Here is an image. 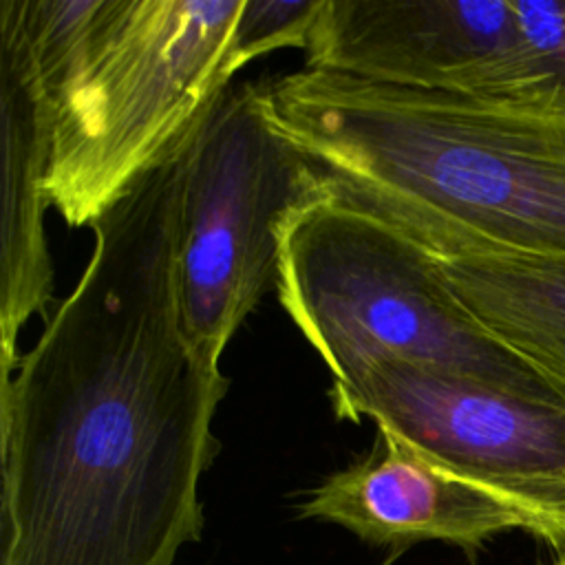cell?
I'll return each mask as SVG.
<instances>
[{
	"label": "cell",
	"instance_id": "obj_1",
	"mask_svg": "<svg viewBox=\"0 0 565 565\" xmlns=\"http://www.w3.org/2000/svg\"><path fill=\"white\" fill-rule=\"evenodd\" d=\"M179 150L90 227L93 254L0 380V565H174L230 380L177 300Z\"/></svg>",
	"mask_w": 565,
	"mask_h": 565
},
{
	"label": "cell",
	"instance_id": "obj_2",
	"mask_svg": "<svg viewBox=\"0 0 565 565\" xmlns=\"http://www.w3.org/2000/svg\"><path fill=\"white\" fill-rule=\"evenodd\" d=\"M265 99L333 196L430 254L565 260L563 117L313 68Z\"/></svg>",
	"mask_w": 565,
	"mask_h": 565
},
{
	"label": "cell",
	"instance_id": "obj_3",
	"mask_svg": "<svg viewBox=\"0 0 565 565\" xmlns=\"http://www.w3.org/2000/svg\"><path fill=\"white\" fill-rule=\"evenodd\" d=\"M243 0H97L77 44L35 68L51 108L49 203L93 225L166 161L232 84Z\"/></svg>",
	"mask_w": 565,
	"mask_h": 565
},
{
	"label": "cell",
	"instance_id": "obj_4",
	"mask_svg": "<svg viewBox=\"0 0 565 565\" xmlns=\"http://www.w3.org/2000/svg\"><path fill=\"white\" fill-rule=\"evenodd\" d=\"M276 294L333 382L377 360H406L565 404L466 309L428 249L338 196L309 205L285 227Z\"/></svg>",
	"mask_w": 565,
	"mask_h": 565
},
{
	"label": "cell",
	"instance_id": "obj_5",
	"mask_svg": "<svg viewBox=\"0 0 565 565\" xmlns=\"http://www.w3.org/2000/svg\"><path fill=\"white\" fill-rule=\"evenodd\" d=\"M333 196L274 126L265 88L230 84L179 150L177 300L181 327L212 366L260 298L276 289L289 221Z\"/></svg>",
	"mask_w": 565,
	"mask_h": 565
},
{
	"label": "cell",
	"instance_id": "obj_6",
	"mask_svg": "<svg viewBox=\"0 0 565 565\" xmlns=\"http://www.w3.org/2000/svg\"><path fill=\"white\" fill-rule=\"evenodd\" d=\"M340 419L369 417L419 455L525 512L536 536L565 547V404L479 380L377 360L333 382Z\"/></svg>",
	"mask_w": 565,
	"mask_h": 565
},
{
	"label": "cell",
	"instance_id": "obj_7",
	"mask_svg": "<svg viewBox=\"0 0 565 565\" xmlns=\"http://www.w3.org/2000/svg\"><path fill=\"white\" fill-rule=\"evenodd\" d=\"M516 40L510 0H322L307 68L494 102Z\"/></svg>",
	"mask_w": 565,
	"mask_h": 565
},
{
	"label": "cell",
	"instance_id": "obj_8",
	"mask_svg": "<svg viewBox=\"0 0 565 565\" xmlns=\"http://www.w3.org/2000/svg\"><path fill=\"white\" fill-rule=\"evenodd\" d=\"M298 514L335 523L393 554L426 541L475 550L508 530L536 534L525 512L439 468L384 428L371 452L316 486Z\"/></svg>",
	"mask_w": 565,
	"mask_h": 565
},
{
	"label": "cell",
	"instance_id": "obj_9",
	"mask_svg": "<svg viewBox=\"0 0 565 565\" xmlns=\"http://www.w3.org/2000/svg\"><path fill=\"white\" fill-rule=\"evenodd\" d=\"M2 104V258H0V375L18 364V335L44 316L53 296V260L44 234L51 205L44 179L51 159V108L35 75L20 24L0 0Z\"/></svg>",
	"mask_w": 565,
	"mask_h": 565
},
{
	"label": "cell",
	"instance_id": "obj_10",
	"mask_svg": "<svg viewBox=\"0 0 565 565\" xmlns=\"http://www.w3.org/2000/svg\"><path fill=\"white\" fill-rule=\"evenodd\" d=\"M435 258L466 309L565 397V260L499 252Z\"/></svg>",
	"mask_w": 565,
	"mask_h": 565
},
{
	"label": "cell",
	"instance_id": "obj_11",
	"mask_svg": "<svg viewBox=\"0 0 565 565\" xmlns=\"http://www.w3.org/2000/svg\"><path fill=\"white\" fill-rule=\"evenodd\" d=\"M516 40L497 106L565 119V0H510Z\"/></svg>",
	"mask_w": 565,
	"mask_h": 565
},
{
	"label": "cell",
	"instance_id": "obj_12",
	"mask_svg": "<svg viewBox=\"0 0 565 565\" xmlns=\"http://www.w3.org/2000/svg\"><path fill=\"white\" fill-rule=\"evenodd\" d=\"M322 0H243L234 31V66L278 49H307Z\"/></svg>",
	"mask_w": 565,
	"mask_h": 565
},
{
	"label": "cell",
	"instance_id": "obj_13",
	"mask_svg": "<svg viewBox=\"0 0 565 565\" xmlns=\"http://www.w3.org/2000/svg\"><path fill=\"white\" fill-rule=\"evenodd\" d=\"M556 565H565V556H563V558H561Z\"/></svg>",
	"mask_w": 565,
	"mask_h": 565
}]
</instances>
